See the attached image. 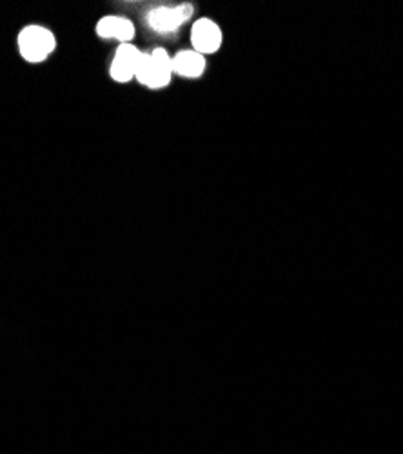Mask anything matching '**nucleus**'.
I'll return each mask as SVG.
<instances>
[{
  "mask_svg": "<svg viewBox=\"0 0 403 454\" xmlns=\"http://www.w3.org/2000/svg\"><path fill=\"white\" fill-rule=\"evenodd\" d=\"M55 35L43 26H27L19 35L20 55L31 64H39L46 60L50 53L55 50Z\"/></svg>",
  "mask_w": 403,
  "mask_h": 454,
  "instance_id": "obj_2",
  "label": "nucleus"
},
{
  "mask_svg": "<svg viewBox=\"0 0 403 454\" xmlns=\"http://www.w3.org/2000/svg\"><path fill=\"white\" fill-rule=\"evenodd\" d=\"M143 53L135 48L133 44H120V48L115 53V59L112 62V79L124 84L135 79V74L138 71V66L142 64Z\"/></svg>",
  "mask_w": 403,
  "mask_h": 454,
  "instance_id": "obj_3",
  "label": "nucleus"
},
{
  "mask_svg": "<svg viewBox=\"0 0 403 454\" xmlns=\"http://www.w3.org/2000/svg\"><path fill=\"white\" fill-rule=\"evenodd\" d=\"M193 15L191 4H182L176 8H157L148 15V24L157 33H171L176 31Z\"/></svg>",
  "mask_w": 403,
  "mask_h": 454,
  "instance_id": "obj_4",
  "label": "nucleus"
},
{
  "mask_svg": "<svg viewBox=\"0 0 403 454\" xmlns=\"http://www.w3.org/2000/svg\"><path fill=\"white\" fill-rule=\"evenodd\" d=\"M97 33L102 39H117L122 44H129L135 36V26L122 17H104L97 26Z\"/></svg>",
  "mask_w": 403,
  "mask_h": 454,
  "instance_id": "obj_6",
  "label": "nucleus"
},
{
  "mask_svg": "<svg viewBox=\"0 0 403 454\" xmlns=\"http://www.w3.org/2000/svg\"><path fill=\"white\" fill-rule=\"evenodd\" d=\"M205 71V57L195 50H184L173 57V74L197 79Z\"/></svg>",
  "mask_w": 403,
  "mask_h": 454,
  "instance_id": "obj_7",
  "label": "nucleus"
},
{
  "mask_svg": "<svg viewBox=\"0 0 403 454\" xmlns=\"http://www.w3.org/2000/svg\"><path fill=\"white\" fill-rule=\"evenodd\" d=\"M135 79L145 88H166L173 79V57H169V53L162 48H157L151 53H143Z\"/></svg>",
  "mask_w": 403,
  "mask_h": 454,
  "instance_id": "obj_1",
  "label": "nucleus"
},
{
  "mask_svg": "<svg viewBox=\"0 0 403 454\" xmlns=\"http://www.w3.org/2000/svg\"><path fill=\"white\" fill-rule=\"evenodd\" d=\"M191 44L200 55L214 53L222 46V31L211 19H200L191 29Z\"/></svg>",
  "mask_w": 403,
  "mask_h": 454,
  "instance_id": "obj_5",
  "label": "nucleus"
}]
</instances>
